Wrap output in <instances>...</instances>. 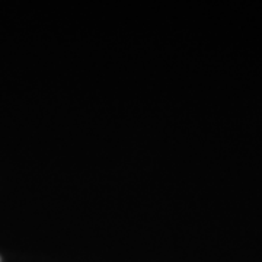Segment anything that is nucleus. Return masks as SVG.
Listing matches in <instances>:
<instances>
[]
</instances>
